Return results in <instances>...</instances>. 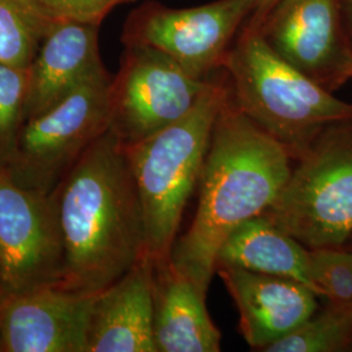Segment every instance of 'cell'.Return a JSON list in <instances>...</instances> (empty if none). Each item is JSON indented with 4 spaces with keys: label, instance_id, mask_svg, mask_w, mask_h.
I'll use <instances>...</instances> for the list:
<instances>
[{
    "label": "cell",
    "instance_id": "cell-3",
    "mask_svg": "<svg viewBox=\"0 0 352 352\" xmlns=\"http://www.w3.org/2000/svg\"><path fill=\"white\" fill-rule=\"evenodd\" d=\"M222 71L235 106L295 162L327 126L352 120V103L337 98L287 63L248 21L235 38Z\"/></svg>",
    "mask_w": 352,
    "mask_h": 352
},
{
    "label": "cell",
    "instance_id": "cell-18",
    "mask_svg": "<svg viewBox=\"0 0 352 352\" xmlns=\"http://www.w3.org/2000/svg\"><path fill=\"white\" fill-rule=\"evenodd\" d=\"M352 350V308L327 304L287 337L264 352H340Z\"/></svg>",
    "mask_w": 352,
    "mask_h": 352
},
{
    "label": "cell",
    "instance_id": "cell-16",
    "mask_svg": "<svg viewBox=\"0 0 352 352\" xmlns=\"http://www.w3.org/2000/svg\"><path fill=\"white\" fill-rule=\"evenodd\" d=\"M217 265L289 278L320 298L312 277L311 251L264 214L245 221L231 232L218 252Z\"/></svg>",
    "mask_w": 352,
    "mask_h": 352
},
{
    "label": "cell",
    "instance_id": "cell-11",
    "mask_svg": "<svg viewBox=\"0 0 352 352\" xmlns=\"http://www.w3.org/2000/svg\"><path fill=\"white\" fill-rule=\"evenodd\" d=\"M96 298L59 286L0 295V352H88Z\"/></svg>",
    "mask_w": 352,
    "mask_h": 352
},
{
    "label": "cell",
    "instance_id": "cell-13",
    "mask_svg": "<svg viewBox=\"0 0 352 352\" xmlns=\"http://www.w3.org/2000/svg\"><path fill=\"white\" fill-rule=\"evenodd\" d=\"M153 285L154 260L144 256L123 277L97 294L88 352H157Z\"/></svg>",
    "mask_w": 352,
    "mask_h": 352
},
{
    "label": "cell",
    "instance_id": "cell-20",
    "mask_svg": "<svg viewBox=\"0 0 352 352\" xmlns=\"http://www.w3.org/2000/svg\"><path fill=\"white\" fill-rule=\"evenodd\" d=\"M311 251L312 277L327 304L352 308V250L318 248Z\"/></svg>",
    "mask_w": 352,
    "mask_h": 352
},
{
    "label": "cell",
    "instance_id": "cell-12",
    "mask_svg": "<svg viewBox=\"0 0 352 352\" xmlns=\"http://www.w3.org/2000/svg\"><path fill=\"white\" fill-rule=\"evenodd\" d=\"M239 314V330L253 350L264 351L287 337L318 309L317 295L289 278L217 265Z\"/></svg>",
    "mask_w": 352,
    "mask_h": 352
},
{
    "label": "cell",
    "instance_id": "cell-22",
    "mask_svg": "<svg viewBox=\"0 0 352 352\" xmlns=\"http://www.w3.org/2000/svg\"><path fill=\"white\" fill-rule=\"evenodd\" d=\"M278 1L279 0H258V6H257L256 11L252 13L251 17L248 19V23L252 25H258Z\"/></svg>",
    "mask_w": 352,
    "mask_h": 352
},
{
    "label": "cell",
    "instance_id": "cell-15",
    "mask_svg": "<svg viewBox=\"0 0 352 352\" xmlns=\"http://www.w3.org/2000/svg\"><path fill=\"white\" fill-rule=\"evenodd\" d=\"M153 333L157 352H219L222 334L206 294L179 273L170 257L154 261Z\"/></svg>",
    "mask_w": 352,
    "mask_h": 352
},
{
    "label": "cell",
    "instance_id": "cell-4",
    "mask_svg": "<svg viewBox=\"0 0 352 352\" xmlns=\"http://www.w3.org/2000/svg\"><path fill=\"white\" fill-rule=\"evenodd\" d=\"M227 97L225 72L214 75L187 115L138 144L124 146L142 209L145 253L154 261L170 257Z\"/></svg>",
    "mask_w": 352,
    "mask_h": 352
},
{
    "label": "cell",
    "instance_id": "cell-23",
    "mask_svg": "<svg viewBox=\"0 0 352 352\" xmlns=\"http://www.w3.org/2000/svg\"><path fill=\"white\" fill-rule=\"evenodd\" d=\"M342 6H343V14H344L346 25H347L349 34L352 41V0H342Z\"/></svg>",
    "mask_w": 352,
    "mask_h": 352
},
{
    "label": "cell",
    "instance_id": "cell-1",
    "mask_svg": "<svg viewBox=\"0 0 352 352\" xmlns=\"http://www.w3.org/2000/svg\"><path fill=\"white\" fill-rule=\"evenodd\" d=\"M63 241L59 287L98 294L141 260L145 227L126 148L109 129L51 193Z\"/></svg>",
    "mask_w": 352,
    "mask_h": 352
},
{
    "label": "cell",
    "instance_id": "cell-14",
    "mask_svg": "<svg viewBox=\"0 0 352 352\" xmlns=\"http://www.w3.org/2000/svg\"><path fill=\"white\" fill-rule=\"evenodd\" d=\"M98 28L63 23L45 38L28 68L24 122L50 109L89 76L106 69L98 50Z\"/></svg>",
    "mask_w": 352,
    "mask_h": 352
},
{
    "label": "cell",
    "instance_id": "cell-6",
    "mask_svg": "<svg viewBox=\"0 0 352 352\" xmlns=\"http://www.w3.org/2000/svg\"><path fill=\"white\" fill-rule=\"evenodd\" d=\"M106 69L89 76L43 113L26 119L3 170L23 188L51 195L82 153L110 129Z\"/></svg>",
    "mask_w": 352,
    "mask_h": 352
},
{
    "label": "cell",
    "instance_id": "cell-2",
    "mask_svg": "<svg viewBox=\"0 0 352 352\" xmlns=\"http://www.w3.org/2000/svg\"><path fill=\"white\" fill-rule=\"evenodd\" d=\"M291 162L287 151L235 106L228 88L199 179L196 213L170 253L176 270L208 295L222 244L274 202Z\"/></svg>",
    "mask_w": 352,
    "mask_h": 352
},
{
    "label": "cell",
    "instance_id": "cell-5",
    "mask_svg": "<svg viewBox=\"0 0 352 352\" xmlns=\"http://www.w3.org/2000/svg\"><path fill=\"white\" fill-rule=\"evenodd\" d=\"M263 214L308 250H352V120L327 126Z\"/></svg>",
    "mask_w": 352,
    "mask_h": 352
},
{
    "label": "cell",
    "instance_id": "cell-8",
    "mask_svg": "<svg viewBox=\"0 0 352 352\" xmlns=\"http://www.w3.org/2000/svg\"><path fill=\"white\" fill-rule=\"evenodd\" d=\"M209 80L188 75L162 51L126 45L110 84V131L123 146L138 144L187 115Z\"/></svg>",
    "mask_w": 352,
    "mask_h": 352
},
{
    "label": "cell",
    "instance_id": "cell-9",
    "mask_svg": "<svg viewBox=\"0 0 352 352\" xmlns=\"http://www.w3.org/2000/svg\"><path fill=\"white\" fill-rule=\"evenodd\" d=\"M63 241L51 195L23 188L0 170V295L59 286Z\"/></svg>",
    "mask_w": 352,
    "mask_h": 352
},
{
    "label": "cell",
    "instance_id": "cell-10",
    "mask_svg": "<svg viewBox=\"0 0 352 352\" xmlns=\"http://www.w3.org/2000/svg\"><path fill=\"white\" fill-rule=\"evenodd\" d=\"M254 26L280 58L327 91L352 80L342 0H279Z\"/></svg>",
    "mask_w": 352,
    "mask_h": 352
},
{
    "label": "cell",
    "instance_id": "cell-17",
    "mask_svg": "<svg viewBox=\"0 0 352 352\" xmlns=\"http://www.w3.org/2000/svg\"><path fill=\"white\" fill-rule=\"evenodd\" d=\"M55 26L34 0H0V62L29 68Z\"/></svg>",
    "mask_w": 352,
    "mask_h": 352
},
{
    "label": "cell",
    "instance_id": "cell-7",
    "mask_svg": "<svg viewBox=\"0 0 352 352\" xmlns=\"http://www.w3.org/2000/svg\"><path fill=\"white\" fill-rule=\"evenodd\" d=\"M257 6L258 0H215L171 8L148 1L128 17L123 42L162 51L188 75L206 81L222 69L240 29Z\"/></svg>",
    "mask_w": 352,
    "mask_h": 352
},
{
    "label": "cell",
    "instance_id": "cell-19",
    "mask_svg": "<svg viewBox=\"0 0 352 352\" xmlns=\"http://www.w3.org/2000/svg\"><path fill=\"white\" fill-rule=\"evenodd\" d=\"M28 68L0 62V168L12 154L24 123Z\"/></svg>",
    "mask_w": 352,
    "mask_h": 352
},
{
    "label": "cell",
    "instance_id": "cell-21",
    "mask_svg": "<svg viewBox=\"0 0 352 352\" xmlns=\"http://www.w3.org/2000/svg\"><path fill=\"white\" fill-rule=\"evenodd\" d=\"M56 25L85 23L100 25L102 20L122 3L129 0H34Z\"/></svg>",
    "mask_w": 352,
    "mask_h": 352
}]
</instances>
